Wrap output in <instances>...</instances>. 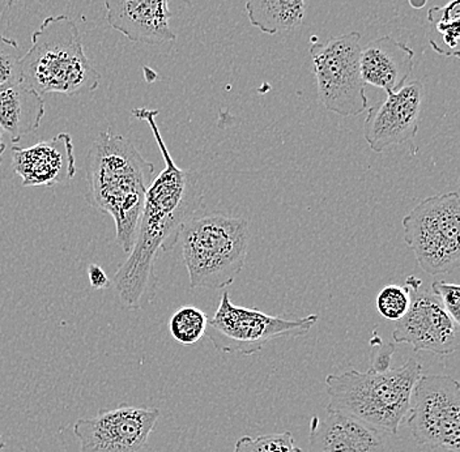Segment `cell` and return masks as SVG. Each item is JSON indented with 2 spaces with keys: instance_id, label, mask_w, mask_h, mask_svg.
I'll return each mask as SVG.
<instances>
[{
  "instance_id": "obj_1",
  "label": "cell",
  "mask_w": 460,
  "mask_h": 452,
  "mask_svg": "<svg viewBox=\"0 0 460 452\" xmlns=\"http://www.w3.org/2000/svg\"><path fill=\"white\" fill-rule=\"evenodd\" d=\"M132 115L148 123L165 161V169L146 191L128 258L113 279L122 304L137 310L156 296L158 254L171 252L178 244L183 226L203 208L204 195L198 173L175 165L156 123L158 111L140 108L134 109Z\"/></svg>"
},
{
  "instance_id": "obj_2",
  "label": "cell",
  "mask_w": 460,
  "mask_h": 452,
  "mask_svg": "<svg viewBox=\"0 0 460 452\" xmlns=\"http://www.w3.org/2000/svg\"><path fill=\"white\" fill-rule=\"evenodd\" d=\"M85 172L89 204L113 217L118 244L128 254L154 182V164L128 137L105 129L86 154Z\"/></svg>"
},
{
  "instance_id": "obj_3",
  "label": "cell",
  "mask_w": 460,
  "mask_h": 452,
  "mask_svg": "<svg viewBox=\"0 0 460 452\" xmlns=\"http://www.w3.org/2000/svg\"><path fill=\"white\" fill-rule=\"evenodd\" d=\"M421 364L411 359L401 368L367 371L348 370L324 379L327 412L347 414L384 433L396 436L407 417Z\"/></svg>"
},
{
  "instance_id": "obj_4",
  "label": "cell",
  "mask_w": 460,
  "mask_h": 452,
  "mask_svg": "<svg viewBox=\"0 0 460 452\" xmlns=\"http://www.w3.org/2000/svg\"><path fill=\"white\" fill-rule=\"evenodd\" d=\"M22 82L40 94L94 92L101 74L88 59L76 22L66 14L46 17L31 34L22 60Z\"/></svg>"
},
{
  "instance_id": "obj_5",
  "label": "cell",
  "mask_w": 460,
  "mask_h": 452,
  "mask_svg": "<svg viewBox=\"0 0 460 452\" xmlns=\"http://www.w3.org/2000/svg\"><path fill=\"white\" fill-rule=\"evenodd\" d=\"M178 242L182 246L190 288L226 289L246 263L249 224L226 213L194 216L183 226Z\"/></svg>"
},
{
  "instance_id": "obj_6",
  "label": "cell",
  "mask_w": 460,
  "mask_h": 452,
  "mask_svg": "<svg viewBox=\"0 0 460 452\" xmlns=\"http://www.w3.org/2000/svg\"><path fill=\"white\" fill-rule=\"evenodd\" d=\"M404 242L425 273L445 275L459 267L460 195H433L402 218Z\"/></svg>"
},
{
  "instance_id": "obj_7",
  "label": "cell",
  "mask_w": 460,
  "mask_h": 452,
  "mask_svg": "<svg viewBox=\"0 0 460 452\" xmlns=\"http://www.w3.org/2000/svg\"><path fill=\"white\" fill-rule=\"evenodd\" d=\"M361 34L358 31L318 40L312 37L310 56L322 105L341 117L367 111V97L359 70Z\"/></svg>"
},
{
  "instance_id": "obj_8",
  "label": "cell",
  "mask_w": 460,
  "mask_h": 452,
  "mask_svg": "<svg viewBox=\"0 0 460 452\" xmlns=\"http://www.w3.org/2000/svg\"><path fill=\"white\" fill-rule=\"evenodd\" d=\"M316 314L287 319L263 311L237 306L224 292L215 315L208 319L206 335L221 353L252 356L276 339H296L306 335L318 322Z\"/></svg>"
},
{
  "instance_id": "obj_9",
  "label": "cell",
  "mask_w": 460,
  "mask_h": 452,
  "mask_svg": "<svg viewBox=\"0 0 460 452\" xmlns=\"http://www.w3.org/2000/svg\"><path fill=\"white\" fill-rule=\"evenodd\" d=\"M407 425L419 445L460 450V386L448 376H420L413 387Z\"/></svg>"
},
{
  "instance_id": "obj_10",
  "label": "cell",
  "mask_w": 460,
  "mask_h": 452,
  "mask_svg": "<svg viewBox=\"0 0 460 452\" xmlns=\"http://www.w3.org/2000/svg\"><path fill=\"white\" fill-rule=\"evenodd\" d=\"M405 285L411 293L410 309L396 321L394 341L412 345L415 352L437 356L456 353L460 345L458 322L454 321L431 289H421L422 281L415 276L407 278Z\"/></svg>"
},
{
  "instance_id": "obj_11",
  "label": "cell",
  "mask_w": 460,
  "mask_h": 452,
  "mask_svg": "<svg viewBox=\"0 0 460 452\" xmlns=\"http://www.w3.org/2000/svg\"><path fill=\"white\" fill-rule=\"evenodd\" d=\"M160 411L151 407L119 405L101 410L91 419L75 422L80 452H146Z\"/></svg>"
},
{
  "instance_id": "obj_12",
  "label": "cell",
  "mask_w": 460,
  "mask_h": 452,
  "mask_svg": "<svg viewBox=\"0 0 460 452\" xmlns=\"http://www.w3.org/2000/svg\"><path fill=\"white\" fill-rule=\"evenodd\" d=\"M422 103L424 85L420 80H413L372 106L364 123V137L369 148L381 154L390 146L415 139Z\"/></svg>"
},
{
  "instance_id": "obj_13",
  "label": "cell",
  "mask_w": 460,
  "mask_h": 452,
  "mask_svg": "<svg viewBox=\"0 0 460 452\" xmlns=\"http://www.w3.org/2000/svg\"><path fill=\"white\" fill-rule=\"evenodd\" d=\"M14 173L24 187H51L71 181L76 174L74 143L67 132L29 148H13Z\"/></svg>"
},
{
  "instance_id": "obj_14",
  "label": "cell",
  "mask_w": 460,
  "mask_h": 452,
  "mask_svg": "<svg viewBox=\"0 0 460 452\" xmlns=\"http://www.w3.org/2000/svg\"><path fill=\"white\" fill-rule=\"evenodd\" d=\"M106 20L128 41L161 45L175 41L169 0H103Z\"/></svg>"
},
{
  "instance_id": "obj_15",
  "label": "cell",
  "mask_w": 460,
  "mask_h": 452,
  "mask_svg": "<svg viewBox=\"0 0 460 452\" xmlns=\"http://www.w3.org/2000/svg\"><path fill=\"white\" fill-rule=\"evenodd\" d=\"M384 431L347 414L327 412L310 421V452H385Z\"/></svg>"
},
{
  "instance_id": "obj_16",
  "label": "cell",
  "mask_w": 460,
  "mask_h": 452,
  "mask_svg": "<svg viewBox=\"0 0 460 452\" xmlns=\"http://www.w3.org/2000/svg\"><path fill=\"white\" fill-rule=\"evenodd\" d=\"M415 51L391 36L367 43L359 54V70L365 84L386 93L399 91L412 74Z\"/></svg>"
},
{
  "instance_id": "obj_17",
  "label": "cell",
  "mask_w": 460,
  "mask_h": 452,
  "mask_svg": "<svg viewBox=\"0 0 460 452\" xmlns=\"http://www.w3.org/2000/svg\"><path fill=\"white\" fill-rule=\"evenodd\" d=\"M45 117L42 94L27 83L0 86V128L17 144L25 135L39 129Z\"/></svg>"
},
{
  "instance_id": "obj_18",
  "label": "cell",
  "mask_w": 460,
  "mask_h": 452,
  "mask_svg": "<svg viewBox=\"0 0 460 452\" xmlns=\"http://www.w3.org/2000/svg\"><path fill=\"white\" fill-rule=\"evenodd\" d=\"M246 13L252 25L273 36L300 27L306 4L305 0H247Z\"/></svg>"
},
{
  "instance_id": "obj_19",
  "label": "cell",
  "mask_w": 460,
  "mask_h": 452,
  "mask_svg": "<svg viewBox=\"0 0 460 452\" xmlns=\"http://www.w3.org/2000/svg\"><path fill=\"white\" fill-rule=\"evenodd\" d=\"M208 319V315L198 307H180L169 322L172 339L183 345L197 344L206 335Z\"/></svg>"
},
{
  "instance_id": "obj_20",
  "label": "cell",
  "mask_w": 460,
  "mask_h": 452,
  "mask_svg": "<svg viewBox=\"0 0 460 452\" xmlns=\"http://www.w3.org/2000/svg\"><path fill=\"white\" fill-rule=\"evenodd\" d=\"M459 0H453L444 7H431L428 20L445 43V57L459 58Z\"/></svg>"
},
{
  "instance_id": "obj_21",
  "label": "cell",
  "mask_w": 460,
  "mask_h": 452,
  "mask_svg": "<svg viewBox=\"0 0 460 452\" xmlns=\"http://www.w3.org/2000/svg\"><path fill=\"white\" fill-rule=\"evenodd\" d=\"M233 452H302L290 431L267 436H244L235 442Z\"/></svg>"
},
{
  "instance_id": "obj_22",
  "label": "cell",
  "mask_w": 460,
  "mask_h": 452,
  "mask_svg": "<svg viewBox=\"0 0 460 452\" xmlns=\"http://www.w3.org/2000/svg\"><path fill=\"white\" fill-rule=\"evenodd\" d=\"M411 293L407 285L390 284L376 299V311L387 321H399L410 309Z\"/></svg>"
},
{
  "instance_id": "obj_23",
  "label": "cell",
  "mask_w": 460,
  "mask_h": 452,
  "mask_svg": "<svg viewBox=\"0 0 460 452\" xmlns=\"http://www.w3.org/2000/svg\"><path fill=\"white\" fill-rule=\"evenodd\" d=\"M22 57L19 43L0 33V86L22 82Z\"/></svg>"
},
{
  "instance_id": "obj_24",
  "label": "cell",
  "mask_w": 460,
  "mask_h": 452,
  "mask_svg": "<svg viewBox=\"0 0 460 452\" xmlns=\"http://www.w3.org/2000/svg\"><path fill=\"white\" fill-rule=\"evenodd\" d=\"M431 292L439 298L446 311L453 316L454 321L460 322V287L445 281H434Z\"/></svg>"
},
{
  "instance_id": "obj_25",
  "label": "cell",
  "mask_w": 460,
  "mask_h": 452,
  "mask_svg": "<svg viewBox=\"0 0 460 452\" xmlns=\"http://www.w3.org/2000/svg\"><path fill=\"white\" fill-rule=\"evenodd\" d=\"M88 279L92 288L96 290L108 289L111 285V279L108 278L105 270L97 264H91L88 267Z\"/></svg>"
},
{
  "instance_id": "obj_26",
  "label": "cell",
  "mask_w": 460,
  "mask_h": 452,
  "mask_svg": "<svg viewBox=\"0 0 460 452\" xmlns=\"http://www.w3.org/2000/svg\"><path fill=\"white\" fill-rule=\"evenodd\" d=\"M10 143V137H8L7 134L0 128V166H2L3 155H4V152L7 151Z\"/></svg>"
},
{
  "instance_id": "obj_27",
  "label": "cell",
  "mask_w": 460,
  "mask_h": 452,
  "mask_svg": "<svg viewBox=\"0 0 460 452\" xmlns=\"http://www.w3.org/2000/svg\"><path fill=\"white\" fill-rule=\"evenodd\" d=\"M19 2H25V0H7V5L8 7H13V5Z\"/></svg>"
},
{
  "instance_id": "obj_28",
  "label": "cell",
  "mask_w": 460,
  "mask_h": 452,
  "mask_svg": "<svg viewBox=\"0 0 460 452\" xmlns=\"http://www.w3.org/2000/svg\"><path fill=\"white\" fill-rule=\"evenodd\" d=\"M3 448H4V442H3L2 433H0V452H2Z\"/></svg>"
}]
</instances>
